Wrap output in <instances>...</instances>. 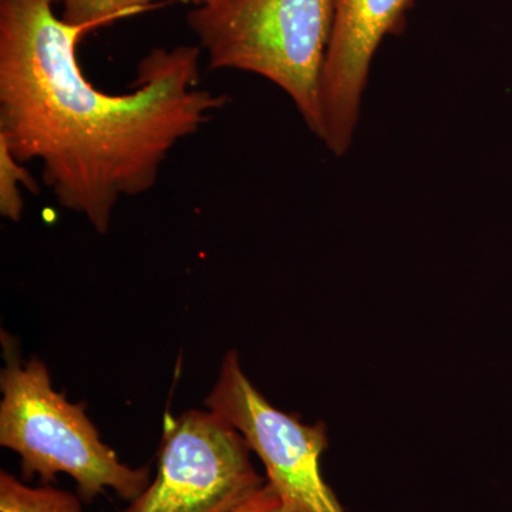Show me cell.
Segmentation results:
<instances>
[{
	"label": "cell",
	"instance_id": "obj_5",
	"mask_svg": "<svg viewBox=\"0 0 512 512\" xmlns=\"http://www.w3.org/2000/svg\"><path fill=\"white\" fill-rule=\"evenodd\" d=\"M205 407L244 436L289 512H345L320 468L329 444L325 424L308 426L272 406L245 375L235 350L222 360Z\"/></svg>",
	"mask_w": 512,
	"mask_h": 512
},
{
	"label": "cell",
	"instance_id": "obj_7",
	"mask_svg": "<svg viewBox=\"0 0 512 512\" xmlns=\"http://www.w3.org/2000/svg\"><path fill=\"white\" fill-rule=\"evenodd\" d=\"M82 501L52 484L30 487L13 474L0 473V512H84Z\"/></svg>",
	"mask_w": 512,
	"mask_h": 512
},
{
	"label": "cell",
	"instance_id": "obj_4",
	"mask_svg": "<svg viewBox=\"0 0 512 512\" xmlns=\"http://www.w3.org/2000/svg\"><path fill=\"white\" fill-rule=\"evenodd\" d=\"M251 453L211 410L167 416L157 476L123 512H232L266 484Z\"/></svg>",
	"mask_w": 512,
	"mask_h": 512
},
{
	"label": "cell",
	"instance_id": "obj_9",
	"mask_svg": "<svg viewBox=\"0 0 512 512\" xmlns=\"http://www.w3.org/2000/svg\"><path fill=\"white\" fill-rule=\"evenodd\" d=\"M36 190V181L0 138V214L6 220L18 222L23 215L25 201L20 188Z\"/></svg>",
	"mask_w": 512,
	"mask_h": 512
},
{
	"label": "cell",
	"instance_id": "obj_10",
	"mask_svg": "<svg viewBox=\"0 0 512 512\" xmlns=\"http://www.w3.org/2000/svg\"><path fill=\"white\" fill-rule=\"evenodd\" d=\"M232 512H289L281 497L276 494L271 484H266L261 490L256 491L244 504L239 505Z\"/></svg>",
	"mask_w": 512,
	"mask_h": 512
},
{
	"label": "cell",
	"instance_id": "obj_6",
	"mask_svg": "<svg viewBox=\"0 0 512 512\" xmlns=\"http://www.w3.org/2000/svg\"><path fill=\"white\" fill-rule=\"evenodd\" d=\"M413 0H333V26L320 77V140L333 156L352 146L370 66L384 37L406 26Z\"/></svg>",
	"mask_w": 512,
	"mask_h": 512
},
{
	"label": "cell",
	"instance_id": "obj_8",
	"mask_svg": "<svg viewBox=\"0 0 512 512\" xmlns=\"http://www.w3.org/2000/svg\"><path fill=\"white\" fill-rule=\"evenodd\" d=\"M62 6V18L73 25H93L96 28L116 20L137 15L150 8L153 0H55ZM197 6L214 0H192Z\"/></svg>",
	"mask_w": 512,
	"mask_h": 512
},
{
	"label": "cell",
	"instance_id": "obj_3",
	"mask_svg": "<svg viewBox=\"0 0 512 512\" xmlns=\"http://www.w3.org/2000/svg\"><path fill=\"white\" fill-rule=\"evenodd\" d=\"M0 390V446L18 454L23 480L37 476L50 485L57 474H67L87 504L107 488L131 503L150 485V467L121 463L101 441L84 404L67 402L53 389L42 360L22 363L8 356Z\"/></svg>",
	"mask_w": 512,
	"mask_h": 512
},
{
	"label": "cell",
	"instance_id": "obj_2",
	"mask_svg": "<svg viewBox=\"0 0 512 512\" xmlns=\"http://www.w3.org/2000/svg\"><path fill=\"white\" fill-rule=\"evenodd\" d=\"M187 23L212 70L258 74L284 90L320 138V77L333 0H214Z\"/></svg>",
	"mask_w": 512,
	"mask_h": 512
},
{
	"label": "cell",
	"instance_id": "obj_1",
	"mask_svg": "<svg viewBox=\"0 0 512 512\" xmlns=\"http://www.w3.org/2000/svg\"><path fill=\"white\" fill-rule=\"evenodd\" d=\"M55 0H0V138L20 163H42L60 207L110 231L121 198L146 194L181 141L227 104L200 89V46L157 47L133 92L89 82L77 46L93 25L57 16Z\"/></svg>",
	"mask_w": 512,
	"mask_h": 512
}]
</instances>
